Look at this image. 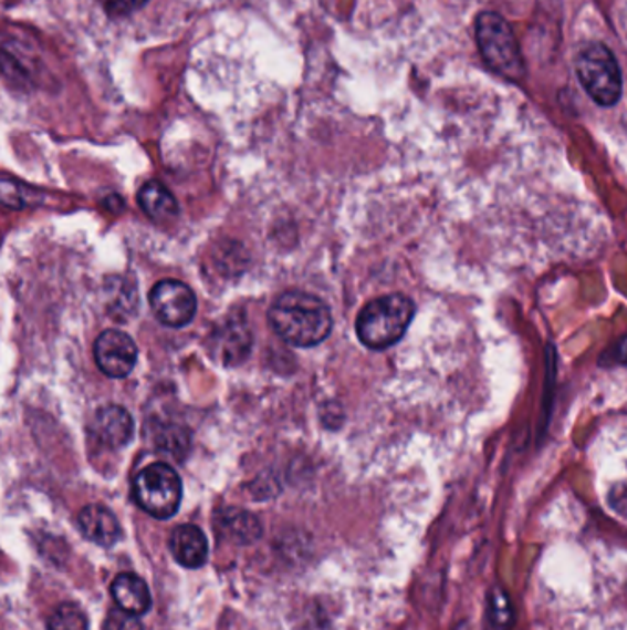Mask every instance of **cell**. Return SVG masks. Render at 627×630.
Wrapping results in <instances>:
<instances>
[{
	"label": "cell",
	"instance_id": "cell-1",
	"mask_svg": "<svg viewBox=\"0 0 627 630\" xmlns=\"http://www.w3.org/2000/svg\"><path fill=\"white\" fill-rule=\"evenodd\" d=\"M269 323L290 345L315 347L332 334V310L307 291H285L269 308Z\"/></svg>",
	"mask_w": 627,
	"mask_h": 630
},
{
	"label": "cell",
	"instance_id": "cell-2",
	"mask_svg": "<svg viewBox=\"0 0 627 630\" xmlns=\"http://www.w3.org/2000/svg\"><path fill=\"white\" fill-rule=\"evenodd\" d=\"M415 313V302L404 293L377 297L360 310L355 332L363 345L372 351H385L404 338Z\"/></svg>",
	"mask_w": 627,
	"mask_h": 630
},
{
	"label": "cell",
	"instance_id": "cell-3",
	"mask_svg": "<svg viewBox=\"0 0 627 630\" xmlns=\"http://www.w3.org/2000/svg\"><path fill=\"white\" fill-rule=\"evenodd\" d=\"M474 38L485 63L501 76L519 82L524 76V61L518 38L499 13L484 11L477 17Z\"/></svg>",
	"mask_w": 627,
	"mask_h": 630
},
{
	"label": "cell",
	"instance_id": "cell-4",
	"mask_svg": "<svg viewBox=\"0 0 627 630\" xmlns=\"http://www.w3.org/2000/svg\"><path fill=\"white\" fill-rule=\"evenodd\" d=\"M576 72L585 93L602 107H612L623 99V72L617 58L604 44H587L576 60Z\"/></svg>",
	"mask_w": 627,
	"mask_h": 630
},
{
	"label": "cell",
	"instance_id": "cell-5",
	"mask_svg": "<svg viewBox=\"0 0 627 630\" xmlns=\"http://www.w3.org/2000/svg\"><path fill=\"white\" fill-rule=\"evenodd\" d=\"M133 498L148 515L158 520H168L179 510L182 482L171 466L154 463L138 472L135 477Z\"/></svg>",
	"mask_w": 627,
	"mask_h": 630
},
{
	"label": "cell",
	"instance_id": "cell-6",
	"mask_svg": "<svg viewBox=\"0 0 627 630\" xmlns=\"http://www.w3.org/2000/svg\"><path fill=\"white\" fill-rule=\"evenodd\" d=\"M149 307L158 323L169 329H182L196 318V293L182 280H160L149 291Z\"/></svg>",
	"mask_w": 627,
	"mask_h": 630
},
{
	"label": "cell",
	"instance_id": "cell-7",
	"mask_svg": "<svg viewBox=\"0 0 627 630\" xmlns=\"http://www.w3.org/2000/svg\"><path fill=\"white\" fill-rule=\"evenodd\" d=\"M94 360L105 376L126 379L137 365V343L122 330H105L94 343Z\"/></svg>",
	"mask_w": 627,
	"mask_h": 630
},
{
	"label": "cell",
	"instance_id": "cell-8",
	"mask_svg": "<svg viewBox=\"0 0 627 630\" xmlns=\"http://www.w3.org/2000/svg\"><path fill=\"white\" fill-rule=\"evenodd\" d=\"M210 345L218 362L227 368L241 365L252 351V332L247 327L245 319L240 316L224 319L219 329L213 330Z\"/></svg>",
	"mask_w": 627,
	"mask_h": 630
},
{
	"label": "cell",
	"instance_id": "cell-9",
	"mask_svg": "<svg viewBox=\"0 0 627 630\" xmlns=\"http://www.w3.org/2000/svg\"><path fill=\"white\" fill-rule=\"evenodd\" d=\"M133 419L127 410L121 406H105L96 412L88 433L96 438L100 444L107 448H122L126 446L133 437Z\"/></svg>",
	"mask_w": 627,
	"mask_h": 630
},
{
	"label": "cell",
	"instance_id": "cell-10",
	"mask_svg": "<svg viewBox=\"0 0 627 630\" xmlns=\"http://www.w3.org/2000/svg\"><path fill=\"white\" fill-rule=\"evenodd\" d=\"M169 548L174 554L175 560L185 568H201L207 565L208 543L205 533L191 524H182L175 529L169 540Z\"/></svg>",
	"mask_w": 627,
	"mask_h": 630
},
{
	"label": "cell",
	"instance_id": "cell-11",
	"mask_svg": "<svg viewBox=\"0 0 627 630\" xmlns=\"http://www.w3.org/2000/svg\"><path fill=\"white\" fill-rule=\"evenodd\" d=\"M83 537L91 543L111 548L121 538V526L115 515L104 505H87L77 516Z\"/></svg>",
	"mask_w": 627,
	"mask_h": 630
},
{
	"label": "cell",
	"instance_id": "cell-12",
	"mask_svg": "<svg viewBox=\"0 0 627 630\" xmlns=\"http://www.w3.org/2000/svg\"><path fill=\"white\" fill-rule=\"evenodd\" d=\"M111 593L116 605L129 614L143 616L151 609V593L144 579L135 574H121L113 581Z\"/></svg>",
	"mask_w": 627,
	"mask_h": 630
},
{
	"label": "cell",
	"instance_id": "cell-13",
	"mask_svg": "<svg viewBox=\"0 0 627 630\" xmlns=\"http://www.w3.org/2000/svg\"><path fill=\"white\" fill-rule=\"evenodd\" d=\"M138 205L146 216L155 221L174 218L179 213V205L174 194L164 187L163 183L149 182L138 190Z\"/></svg>",
	"mask_w": 627,
	"mask_h": 630
},
{
	"label": "cell",
	"instance_id": "cell-14",
	"mask_svg": "<svg viewBox=\"0 0 627 630\" xmlns=\"http://www.w3.org/2000/svg\"><path fill=\"white\" fill-rule=\"evenodd\" d=\"M221 533L234 543L249 544L262 535V527L245 510L229 509L221 515Z\"/></svg>",
	"mask_w": 627,
	"mask_h": 630
},
{
	"label": "cell",
	"instance_id": "cell-15",
	"mask_svg": "<svg viewBox=\"0 0 627 630\" xmlns=\"http://www.w3.org/2000/svg\"><path fill=\"white\" fill-rule=\"evenodd\" d=\"M49 630H88L87 616L77 605H60L50 616Z\"/></svg>",
	"mask_w": 627,
	"mask_h": 630
},
{
	"label": "cell",
	"instance_id": "cell-16",
	"mask_svg": "<svg viewBox=\"0 0 627 630\" xmlns=\"http://www.w3.org/2000/svg\"><path fill=\"white\" fill-rule=\"evenodd\" d=\"M158 446L164 452L174 455V457H185L190 446V437L188 432L180 426L166 427L158 433Z\"/></svg>",
	"mask_w": 627,
	"mask_h": 630
},
{
	"label": "cell",
	"instance_id": "cell-17",
	"mask_svg": "<svg viewBox=\"0 0 627 630\" xmlns=\"http://www.w3.org/2000/svg\"><path fill=\"white\" fill-rule=\"evenodd\" d=\"M491 596H493V599L490 601V612H488L490 630H506L510 627V621H512L510 599L504 593L499 592V590H495Z\"/></svg>",
	"mask_w": 627,
	"mask_h": 630
},
{
	"label": "cell",
	"instance_id": "cell-18",
	"mask_svg": "<svg viewBox=\"0 0 627 630\" xmlns=\"http://www.w3.org/2000/svg\"><path fill=\"white\" fill-rule=\"evenodd\" d=\"M105 630H144V627L137 616L121 609L111 610L109 618L105 621Z\"/></svg>",
	"mask_w": 627,
	"mask_h": 630
},
{
	"label": "cell",
	"instance_id": "cell-19",
	"mask_svg": "<svg viewBox=\"0 0 627 630\" xmlns=\"http://www.w3.org/2000/svg\"><path fill=\"white\" fill-rule=\"evenodd\" d=\"M104 10L113 17L132 16L148 4L149 0H100Z\"/></svg>",
	"mask_w": 627,
	"mask_h": 630
},
{
	"label": "cell",
	"instance_id": "cell-20",
	"mask_svg": "<svg viewBox=\"0 0 627 630\" xmlns=\"http://www.w3.org/2000/svg\"><path fill=\"white\" fill-rule=\"evenodd\" d=\"M609 354H612V363L627 365V338L618 341V345L613 349V352L609 351Z\"/></svg>",
	"mask_w": 627,
	"mask_h": 630
}]
</instances>
